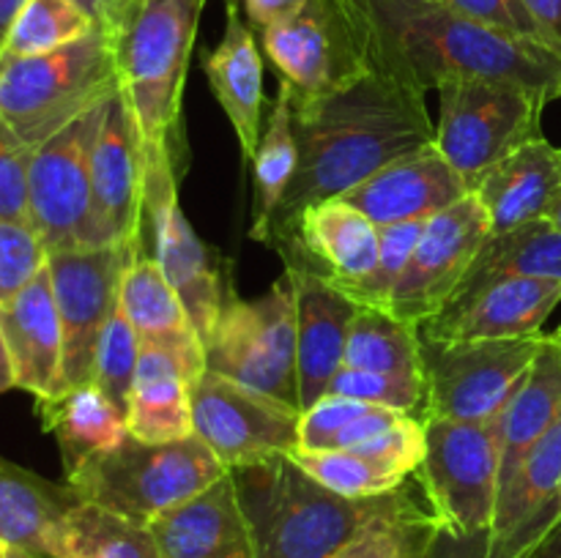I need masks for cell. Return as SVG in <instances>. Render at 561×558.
Returning <instances> with one entry per match:
<instances>
[{"label": "cell", "instance_id": "54", "mask_svg": "<svg viewBox=\"0 0 561 558\" xmlns=\"http://www.w3.org/2000/svg\"><path fill=\"white\" fill-rule=\"evenodd\" d=\"M3 558H44V556H31V553H22V550H5Z\"/></svg>", "mask_w": 561, "mask_h": 558}, {"label": "cell", "instance_id": "33", "mask_svg": "<svg viewBox=\"0 0 561 558\" xmlns=\"http://www.w3.org/2000/svg\"><path fill=\"white\" fill-rule=\"evenodd\" d=\"M299 167V146L294 131V98L285 85L277 88V98L263 124L261 142L252 156V178H255V197H252V228L250 235L257 244L268 246L272 224L283 197Z\"/></svg>", "mask_w": 561, "mask_h": 558}, {"label": "cell", "instance_id": "25", "mask_svg": "<svg viewBox=\"0 0 561 558\" xmlns=\"http://www.w3.org/2000/svg\"><path fill=\"white\" fill-rule=\"evenodd\" d=\"M121 310L126 312L142 345L164 350L184 367L190 381L206 372V345L186 312L184 301L164 279L162 268L146 252H137L121 279Z\"/></svg>", "mask_w": 561, "mask_h": 558}, {"label": "cell", "instance_id": "14", "mask_svg": "<svg viewBox=\"0 0 561 558\" xmlns=\"http://www.w3.org/2000/svg\"><path fill=\"white\" fill-rule=\"evenodd\" d=\"M195 435L228 470L299 449L301 410L206 370L192 383Z\"/></svg>", "mask_w": 561, "mask_h": 558}, {"label": "cell", "instance_id": "56", "mask_svg": "<svg viewBox=\"0 0 561 558\" xmlns=\"http://www.w3.org/2000/svg\"><path fill=\"white\" fill-rule=\"evenodd\" d=\"M5 556V547L3 545H0V558H3Z\"/></svg>", "mask_w": 561, "mask_h": 558}, {"label": "cell", "instance_id": "47", "mask_svg": "<svg viewBox=\"0 0 561 558\" xmlns=\"http://www.w3.org/2000/svg\"><path fill=\"white\" fill-rule=\"evenodd\" d=\"M524 3L540 25L548 47H553L561 55V0H524Z\"/></svg>", "mask_w": 561, "mask_h": 558}, {"label": "cell", "instance_id": "34", "mask_svg": "<svg viewBox=\"0 0 561 558\" xmlns=\"http://www.w3.org/2000/svg\"><path fill=\"white\" fill-rule=\"evenodd\" d=\"M49 558H162L151 528L99 503L69 509L49 542Z\"/></svg>", "mask_w": 561, "mask_h": 558}, {"label": "cell", "instance_id": "24", "mask_svg": "<svg viewBox=\"0 0 561 558\" xmlns=\"http://www.w3.org/2000/svg\"><path fill=\"white\" fill-rule=\"evenodd\" d=\"M203 71L214 98L228 115L244 162H252L263 135V58L255 31L239 11V0H225V31L214 49L203 55Z\"/></svg>", "mask_w": 561, "mask_h": 558}, {"label": "cell", "instance_id": "38", "mask_svg": "<svg viewBox=\"0 0 561 558\" xmlns=\"http://www.w3.org/2000/svg\"><path fill=\"white\" fill-rule=\"evenodd\" d=\"M93 27L96 22L75 0H27L5 38L0 63L53 53L85 38Z\"/></svg>", "mask_w": 561, "mask_h": 558}, {"label": "cell", "instance_id": "7", "mask_svg": "<svg viewBox=\"0 0 561 558\" xmlns=\"http://www.w3.org/2000/svg\"><path fill=\"white\" fill-rule=\"evenodd\" d=\"M206 370L301 410L296 288L285 268L257 299L230 295L206 339Z\"/></svg>", "mask_w": 561, "mask_h": 558}, {"label": "cell", "instance_id": "8", "mask_svg": "<svg viewBox=\"0 0 561 558\" xmlns=\"http://www.w3.org/2000/svg\"><path fill=\"white\" fill-rule=\"evenodd\" d=\"M436 96V148L469 191L493 164L542 135V109L551 102L540 91L493 80L447 82Z\"/></svg>", "mask_w": 561, "mask_h": 558}, {"label": "cell", "instance_id": "40", "mask_svg": "<svg viewBox=\"0 0 561 558\" xmlns=\"http://www.w3.org/2000/svg\"><path fill=\"white\" fill-rule=\"evenodd\" d=\"M327 394L362 399V403L383 405L403 414L427 419V383L425 375H400V372H376L340 367L329 383Z\"/></svg>", "mask_w": 561, "mask_h": 558}, {"label": "cell", "instance_id": "16", "mask_svg": "<svg viewBox=\"0 0 561 558\" xmlns=\"http://www.w3.org/2000/svg\"><path fill=\"white\" fill-rule=\"evenodd\" d=\"M491 233V219L471 191L447 211L427 219L389 301V312L416 328L425 326L453 301Z\"/></svg>", "mask_w": 561, "mask_h": 558}, {"label": "cell", "instance_id": "11", "mask_svg": "<svg viewBox=\"0 0 561 558\" xmlns=\"http://www.w3.org/2000/svg\"><path fill=\"white\" fill-rule=\"evenodd\" d=\"M422 339V375L427 383V416L455 421L499 419L524 386L548 334L520 339L442 342Z\"/></svg>", "mask_w": 561, "mask_h": 558}, {"label": "cell", "instance_id": "52", "mask_svg": "<svg viewBox=\"0 0 561 558\" xmlns=\"http://www.w3.org/2000/svg\"><path fill=\"white\" fill-rule=\"evenodd\" d=\"M557 518H561V485H559L557 496H553V501L548 503V509H546V512L540 514V520H537V523H535V531H531V542H529V547L535 545L537 539H540L542 531H546L548 525H551L553 520H557ZM529 547H526V550H529ZM526 550H524V553H526Z\"/></svg>", "mask_w": 561, "mask_h": 558}, {"label": "cell", "instance_id": "22", "mask_svg": "<svg viewBox=\"0 0 561 558\" xmlns=\"http://www.w3.org/2000/svg\"><path fill=\"white\" fill-rule=\"evenodd\" d=\"M0 328L16 388L36 399L64 392V328L47 266L14 299L0 304Z\"/></svg>", "mask_w": 561, "mask_h": 558}, {"label": "cell", "instance_id": "17", "mask_svg": "<svg viewBox=\"0 0 561 558\" xmlns=\"http://www.w3.org/2000/svg\"><path fill=\"white\" fill-rule=\"evenodd\" d=\"M146 140L121 88L107 102L91 153L93 244L142 246L146 228Z\"/></svg>", "mask_w": 561, "mask_h": 558}, {"label": "cell", "instance_id": "28", "mask_svg": "<svg viewBox=\"0 0 561 558\" xmlns=\"http://www.w3.org/2000/svg\"><path fill=\"white\" fill-rule=\"evenodd\" d=\"M129 435L146 443H173L195 435L192 381L179 359L142 345L126 405Z\"/></svg>", "mask_w": 561, "mask_h": 558}, {"label": "cell", "instance_id": "6", "mask_svg": "<svg viewBox=\"0 0 561 558\" xmlns=\"http://www.w3.org/2000/svg\"><path fill=\"white\" fill-rule=\"evenodd\" d=\"M228 474L197 435L173 443H146L126 435L66 476L80 501L151 525L159 514L190 501Z\"/></svg>", "mask_w": 561, "mask_h": 558}, {"label": "cell", "instance_id": "15", "mask_svg": "<svg viewBox=\"0 0 561 558\" xmlns=\"http://www.w3.org/2000/svg\"><path fill=\"white\" fill-rule=\"evenodd\" d=\"M142 246H93L47 257L64 328V388L93 381L102 328L121 299V279Z\"/></svg>", "mask_w": 561, "mask_h": 558}, {"label": "cell", "instance_id": "50", "mask_svg": "<svg viewBox=\"0 0 561 558\" xmlns=\"http://www.w3.org/2000/svg\"><path fill=\"white\" fill-rule=\"evenodd\" d=\"M27 0H0V53H3V44L9 38L11 27H14L16 16L25 9Z\"/></svg>", "mask_w": 561, "mask_h": 558}, {"label": "cell", "instance_id": "37", "mask_svg": "<svg viewBox=\"0 0 561 558\" xmlns=\"http://www.w3.org/2000/svg\"><path fill=\"white\" fill-rule=\"evenodd\" d=\"M290 457L312 479L345 498L389 496V492L400 490V487L414 479V476L405 474L398 465L387 463V460L351 452V449H323V452L296 449Z\"/></svg>", "mask_w": 561, "mask_h": 558}, {"label": "cell", "instance_id": "29", "mask_svg": "<svg viewBox=\"0 0 561 558\" xmlns=\"http://www.w3.org/2000/svg\"><path fill=\"white\" fill-rule=\"evenodd\" d=\"M36 416L44 430L58 441L66 476L129 435L126 414L96 383H82L64 388L55 397L36 399Z\"/></svg>", "mask_w": 561, "mask_h": 558}, {"label": "cell", "instance_id": "3", "mask_svg": "<svg viewBox=\"0 0 561 558\" xmlns=\"http://www.w3.org/2000/svg\"><path fill=\"white\" fill-rule=\"evenodd\" d=\"M252 531L255 558H332L398 498H345L312 479L294 457L230 470Z\"/></svg>", "mask_w": 561, "mask_h": 558}, {"label": "cell", "instance_id": "2", "mask_svg": "<svg viewBox=\"0 0 561 558\" xmlns=\"http://www.w3.org/2000/svg\"><path fill=\"white\" fill-rule=\"evenodd\" d=\"M373 71L420 91L447 82H515L561 98V55L460 16L442 0H351Z\"/></svg>", "mask_w": 561, "mask_h": 558}, {"label": "cell", "instance_id": "27", "mask_svg": "<svg viewBox=\"0 0 561 558\" xmlns=\"http://www.w3.org/2000/svg\"><path fill=\"white\" fill-rule=\"evenodd\" d=\"M561 485V414L524 463L499 487L491 528V558H518Z\"/></svg>", "mask_w": 561, "mask_h": 558}, {"label": "cell", "instance_id": "49", "mask_svg": "<svg viewBox=\"0 0 561 558\" xmlns=\"http://www.w3.org/2000/svg\"><path fill=\"white\" fill-rule=\"evenodd\" d=\"M75 3H80L82 9L91 14V20L96 22V25L113 27L115 20H118L121 11H124V5L129 3V0H75Z\"/></svg>", "mask_w": 561, "mask_h": 558}, {"label": "cell", "instance_id": "10", "mask_svg": "<svg viewBox=\"0 0 561 558\" xmlns=\"http://www.w3.org/2000/svg\"><path fill=\"white\" fill-rule=\"evenodd\" d=\"M425 460L416 470L438 525L458 534L493 528L502 470L499 419L455 421L427 416Z\"/></svg>", "mask_w": 561, "mask_h": 558}, {"label": "cell", "instance_id": "51", "mask_svg": "<svg viewBox=\"0 0 561 558\" xmlns=\"http://www.w3.org/2000/svg\"><path fill=\"white\" fill-rule=\"evenodd\" d=\"M11 388H16L14 367H11V356H9V348H5L3 328H0V397H3L5 392H11Z\"/></svg>", "mask_w": 561, "mask_h": 558}, {"label": "cell", "instance_id": "12", "mask_svg": "<svg viewBox=\"0 0 561 558\" xmlns=\"http://www.w3.org/2000/svg\"><path fill=\"white\" fill-rule=\"evenodd\" d=\"M146 228L151 230V257L184 301L206 345L219 312L230 301V282L219 252H214L186 219L179 202V173L173 146L148 148Z\"/></svg>", "mask_w": 561, "mask_h": 558}, {"label": "cell", "instance_id": "46", "mask_svg": "<svg viewBox=\"0 0 561 558\" xmlns=\"http://www.w3.org/2000/svg\"><path fill=\"white\" fill-rule=\"evenodd\" d=\"M307 3L310 0H241V9H244V20L250 22L252 31L263 33L299 14Z\"/></svg>", "mask_w": 561, "mask_h": 558}, {"label": "cell", "instance_id": "13", "mask_svg": "<svg viewBox=\"0 0 561 558\" xmlns=\"http://www.w3.org/2000/svg\"><path fill=\"white\" fill-rule=\"evenodd\" d=\"M107 102L33 151L27 219L47 255L93 249L91 153Z\"/></svg>", "mask_w": 561, "mask_h": 558}, {"label": "cell", "instance_id": "57", "mask_svg": "<svg viewBox=\"0 0 561 558\" xmlns=\"http://www.w3.org/2000/svg\"><path fill=\"white\" fill-rule=\"evenodd\" d=\"M557 334H561V326H559V328H557Z\"/></svg>", "mask_w": 561, "mask_h": 558}, {"label": "cell", "instance_id": "45", "mask_svg": "<svg viewBox=\"0 0 561 558\" xmlns=\"http://www.w3.org/2000/svg\"><path fill=\"white\" fill-rule=\"evenodd\" d=\"M427 558H491V531L458 534L438 525Z\"/></svg>", "mask_w": 561, "mask_h": 558}, {"label": "cell", "instance_id": "42", "mask_svg": "<svg viewBox=\"0 0 561 558\" xmlns=\"http://www.w3.org/2000/svg\"><path fill=\"white\" fill-rule=\"evenodd\" d=\"M47 249L27 222L0 219V304L14 299L47 266Z\"/></svg>", "mask_w": 561, "mask_h": 558}, {"label": "cell", "instance_id": "43", "mask_svg": "<svg viewBox=\"0 0 561 558\" xmlns=\"http://www.w3.org/2000/svg\"><path fill=\"white\" fill-rule=\"evenodd\" d=\"M36 148L27 146L0 115V219L27 222L31 206V162Z\"/></svg>", "mask_w": 561, "mask_h": 558}, {"label": "cell", "instance_id": "1", "mask_svg": "<svg viewBox=\"0 0 561 558\" xmlns=\"http://www.w3.org/2000/svg\"><path fill=\"white\" fill-rule=\"evenodd\" d=\"M427 93L373 71L362 82L294 107L299 167L277 208L268 249L307 206L343 197L394 159L436 142Z\"/></svg>", "mask_w": 561, "mask_h": 558}, {"label": "cell", "instance_id": "23", "mask_svg": "<svg viewBox=\"0 0 561 558\" xmlns=\"http://www.w3.org/2000/svg\"><path fill=\"white\" fill-rule=\"evenodd\" d=\"M148 528L162 558H255L230 470L195 498L159 514Z\"/></svg>", "mask_w": 561, "mask_h": 558}, {"label": "cell", "instance_id": "5", "mask_svg": "<svg viewBox=\"0 0 561 558\" xmlns=\"http://www.w3.org/2000/svg\"><path fill=\"white\" fill-rule=\"evenodd\" d=\"M121 91L113 36L96 25L53 53L0 63V115L38 148Z\"/></svg>", "mask_w": 561, "mask_h": 558}, {"label": "cell", "instance_id": "21", "mask_svg": "<svg viewBox=\"0 0 561 558\" xmlns=\"http://www.w3.org/2000/svg\"><path fill=\"white\" fill-rule=\"evenodd\" d=\"M296 288V350H299L301 410L329 392V383L343 367L348 328L356 304L348 293L307 268L285 266Z\"/></svg>", "mask_w": 561, "mask_h": 558}, {"label": "cell", "instance_id": "32", "mask_svg": "<svg viewBox=\"0 0 561 558\" xmlns=\"http://www.w3.org/2000/svg\"><path fill=\"white\" fill-rule=\"evenodd\" d=\"M510 277L559 279L561 282V233L546 217L488 235L447 306L460 304L485 284Z\"/></svg>", "mask_w": 561, "mask_h": 558}, {"label": "cell", "instance_id": "18", "mask_svg": "<svg viewBox=\"0 0 561 558\" xmlns=\"http://www.w3.org/2000/svg\"><path fill=\"white\" fill-rule=\"evenodd\" d=\"M381 228L343 197L307 206L279 235L274 252L285 266L307 268L337 288L362 282L378 263Z\"/></svg>", "mask_w": 561, "mask_h": 558}, {"label": "cell", "instance_id": "39", "mask_svg": "<svg viewBox=\"0 0 561 558\" xmlns=\"http://www.w3.org/2000/svg\"><path fill=\"white\" fill-rule=\"evenodd\" d=\"M140 337L129 323L126 312L118 306L107 317L102 328V337L96 345V361H93V381L121 410L126 414L129 405L131 383H135L137 361H140Z\"/></svg>", "mask_w": 561, "mask_h": 558}, {"label": "cell", "instance_id": "48", "mask_svg": "<svg viewBox=\"0 0 561 558\" xmlns=\"http://www.w3.org/2000/svg\"><path fill=\"white\" fill-rule=\"evenodd\" d=\"M518 558H561V518L553 520V523L542 531L540 539H537L529 550L520 553Z\"/></svg>", "mask_w": 561, "mask_h": 558}, {"label": "cell", "instance_id": "9", "mask_svg": "<svg viewBox=\"0 0 561 558\" xmlns=\"http://www.w3.org/2000/svg\"><path fill=\"white\" fill-rule=\"evenodd\" d=\"M261 38L294 107L354 88L373 74L351 0H310L299 14L263 31Z\"/></svg>", "mask_w": 561, "mask_h": 558}, {"label": "cell", "instance_id": "26", "mask_svg": "<svg viewBox=\"0 0 561 558\" xmlns=\"http://www.w3.org/2000/svg\"><path fill=\"white\" fill-rule=\"evenodd\" d=\"M559 189L561 148L540 135L493 164L471 195L485 208L493 233H504L546 217Z\"/></svg>", "mask_w": 561, "mask_h": 558}, {"label": "cell", "instance_id": "4", "mask_svg": "<svg viewBox=\"0 0 561 558\" xmlns=\"http://www.w3.org/2000/svg\"><path fill=\"white\" fill-rule=\"evenodd\" d=\"M208 0H129L107 27L121 88L135 107L148 148L173 146L181 126V96Z\"/></svg>", "mask_w": 561, "mask_h": 558}, {"label": "cell", "instance_id": "35", "mask_svg": "<svg viewBox=\"0 0 561 558\" xmlns=\"http://www.w3.org/2000/svg\"><path fill=\"white\" fill-rule=\"evenodd\" d=\"M438 520L414 479L332 558H427Z\"/></svg>", "mask_w": 561, "mask_h": 558}, {"label": "cell", "instance_id": "20", "mask_svg": "<svg viewBox=\"0 0 561 558\" xmlns=\"http://www.w3.org/2000/svg\"><path fill=\"white\" fill-rule=\"evenodd\" d=\"M466 195L469 184L433 142L422 151L389 162L376 175L345 191L343 200L359 208L376 228H389L427 222Z\"/></svg>", "mask_w": 561, "mask_h": 558}, {"label": "cell", "instance_id": "41", "mask_svg": "<svg viewBox=\"0 0 561 558\" xmlns=\"http://www.w3.org/2000/svg\"><path fill=\"white\" fill-rule=\"evenodd\" d=\"M425 222H403L381 228V246H378V263L362 282L340 288L348 293L359 306H381L389 310L394 288H398L400 277H403L409 257L414 252L416 241H420Z\"/></svg>", "mask_w": 561, "mask_h": 558}, {"label": "cell", "instance_id": "44", "mask_svg": "<svg viewBox=\"0 0 561 558\" xmlns=\"http://www.w3.org/2000/svg\"><path fill=\"white\" fill-rule=\"evenodd\" d=\"M442 3L458 11L460 16H469V20L493 27L499 33L546 44L540 25L535 22L531 11L526 9L524 0H442Z\"/></svg>", "mask_w": 561, "mask_h": 558}, {"label": "cell", "instance_id": "30", "mask_svg": "<svg viewBox=\"0 0 561 558\" xmlns=\"http://www.w3.org/2000/svg\"><path fill=\"white\" fill-rule=\"evenodd\" d=\"M77 503L80 498L69 485L0 457V545L5 550L49 558L55 528Z\"/></svg>", "mask_w": 561, "mask_h": 558}, {"label": "cell", "instance_id": "31", "mask_svg": "<svg viewBox=\"0 0 561 558\" xmlns=\"http://www.w3.org/2000/svg\"><path fill=\"white\" fill-rule=\"evenodd\" d=\"M561 414V348L553 334L537 353L535 367L526 375L524 386L515 392L507 408L499 414V438H502V470L499 487L518 470L535 443L551 430Z\"/></svg>", "mask_w": 561, "mask_h": 558}, {"label": "cell", "instance_id": "19", "mask_svg": "<svg viewBox=\"0 0 561 558\" xmlns=\"http://www.w3.org/2000/svg\"><path fill=\"white\" fill-rule=\"evenodd\" d=\"M561 304L559 279L510 277L485 284L471 299L447 306L420 326V337L442 342L520 339L542 334V323Z\"/></svg>", "mask_w": 561, "mask_h": 558}, {"label": "cell", "instance_id": "36", "mask_svg": "<svg viewBox=\"0 0 561 558\" xmlns=\"http://www.w3.org/2000/svg\"><path fill=\"white\" fill-rule=\"evenodd\" d=\"M343 367L422 375L420 328L381 306H359L348 328Z\"/></svg>", "mask_w": 561, "mask_h": 558}, {"label": "cell", "instance_id": "53", "mask_svg": "<svg viewBox=\"0 0 561 558\" xmlns=\"http://www.w3.org/2000/svg\"><path fill=\"white\" fill-rule=\"evenodd\" d=\"M546 219L561 233V189L557 191V197H553V200H551V206H548Z\"/></svg>", "mask_w": 561, "mask_h": 558}, {"label": "cell", "instance_id": "55", "mask_svg": "<svg viewBox=\"0 0 561 558\" xmlns=\"http://www.w3.org/2000/svg\"><path fill=\"white\" fill-rule=\"evenodd\" d=\"M553 337H557V342H559V348H561V334H557V332H553Z\"/></svg>", "mask_w": 561, "mask_h": 558}]
</instances>
